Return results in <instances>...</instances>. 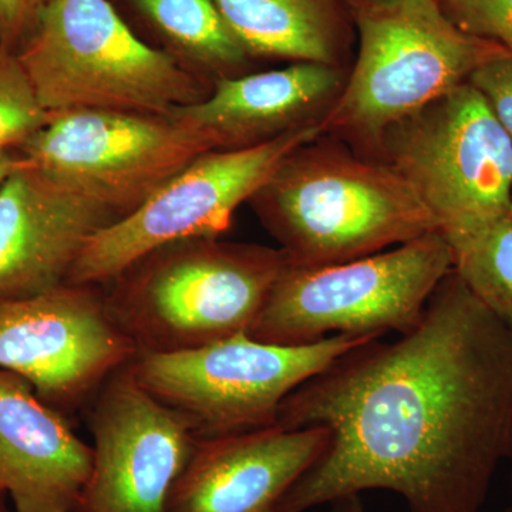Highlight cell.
Wrapping results in <instances>:
<instances>
[{
  "instance_id": "obj_11",
  "label": "cell",
  "mask_w": 512,
  "mask_h": 512,
  "mask_svg": "<svg viewBox=\"0 0 512 512\" xmlns=\"http://www.w3.org/2000/svg\"><path fill=\"white\" fill-rule=\"evenodd\" d=\"M137 355L99 285L67 282L0 301V369L28 380L64 416L89 406L107 379Z\"/></svg>"
},
{
  "instance_id": "obj_7",
  "label": "cell",
  "mask_w": 512,
  "mask_h": 512,
  "mask_svg": "<svg viewBox=\"0 0 512 512\" xmlns=\"http://www.w3.org/2000/svg\"><path fill=\"white\" fill-rule=\"evenodd\" d=\"M377 336L335 335L309 345L259 342L248 333L177 353H141L138 383L190 426L197 439L274 426L279 407L306 380Z\"/></svg>"
},
{
  "instance_id": "obj_26",
  "label": "cell",
  "mask_w": 512,
  "mask_h": 512,
  "mask_svg": "<svg viewBox=\"0 0 512 512\" xmlns=\"http://www.w3.org/2000/svg\"><path fill=\"white\" fill-rule=\"evenodd\" d=\"M507 460L511 461V488H512V433H511L510 453H508Z\"/></svg>"
},
{
  "instance_id": "obj_14",
  "label": "cell",
  "mask_w": 512,
  "mask_h": 512,
  "mask_svg": "<svg viewBox=\"0 0 512 512\" xmlns=\"http://www.w3.org/2000/svg\"><path fill=\"white\" fill-rule=\"evenodd\" d=\"M325 427L265 429L198 439L168 512H279L282 500L325 453Z\"/></svg>"
},
{
  "instance_id": "obj_13",
  "label": "cell",
  "mask_w": 512,
  "mask_h": 512,
  "mask_svg": "<svg viewBox=\"0 0 512 512\" xmlns=\"http://www.w3.org/2000/svg\"><path fill=\"white\" fill-rule=\"evenodd\" d=\"M117 215L32 163L0 184V301L67 284L90 239Z\"/></svg>"
},
{
  "instance_id": "obj_17",
  "label": "cell",
  "mask_w": 512,
  "mask_h": 512,
  "mask_svg": "<svg viewBox=\"0 0 512 512\" xmlns=\"http://www.w3.org/2000/svg\"><path fill=\"white\" fill-rule=\"evenodd\" d=\"M349 0H214L248 55L338 66Z\"/></svg>"
},
{
  "instance_id": "obj_6",
  "label": "cell",
  "mask_w": 512,
  "mask_h": 512,
  "mask_svg": "<svg viewBox=\"0 0 512 512\" xmlns=\"http://www.w3.org/2000/svg\"><path fill=\"white\" fill-rule=\"evenodd\" d=\"M451 271L453 255L440 231L342 264H288L248 335L282 346L335 335H403Z\"/></svg>"
},
{
  "instance_id": "obj_22",
  "label": "cell",
  "mask_w": 512,
  "mask_h": 512,
  "mask_svg": "<svg viewBox=\"0 0 512 512\" xmlns=\"http://www.w3.org/2000/svg\"><path fill=\"white\" fill-rule=\"evenodd\" d=\"M468 83L481 93L512 141V53L481 64Z\"/></svg>"
},
{
  "instance_id": "obj_10",
  "label": "cell",
  "mask_w": 512,
  "mask_h": 512,
  "mask_svg": "<svg viewBox=\"0 0 512 512\" xmlns=\"http://www.w3.org/2000/svg\"><path fill=\"white\" fill-rule=\"evenodd\" d=\"M211 150L207 138L168 116L73 110L50 116L19 153L120 220Z\"/></svg>"
},
{
  "instance_id": "obj_25",
  "label": "cell",
  "mask_w": 512,
  "mask_h": 512,
  "mask_svg": "<svg viewBox=\"0 0 512 512\" xmlns=\"http://www.w3.org/2000/svg\"><path fill=\"white\" fill-rule=\"evenodd\" d=\"M332 505L330 512H369L366 510L360 495H350V497L340 498Z\"/></svg>"
},
{
  "instance_id": "obj_3",
  "label": "cell",
  "mask_w": 512,
  "mask_h": 512,
  "mask_svg": "<svg viewBox=\"0 0 512 512\" xmlns=\"http://www.w3.org/2000/svg\"><path fill=\"white\" fill-rule=\"evenodd\" d=\"M288 264L281 248L185 238L101 286L138 355H163L249 333Z\"/></svg>"
},
{
  "instance_id": "obj_15",
  "label": "cell",
  "mask_w": 512,
  "mask_h": 512,
  "mask_svg": "<svg viewBox=\"0 0 512 512\" xmlns=\"http://www.w3.org/2000/svg\"><path fill=\"white\" fill-rule=\"evenodd\" d=\"M93 447L28 380L0 369V495L16 512H72L89 480Z\"/></svg>"
},
{
  "instance_id": "obj_2",
  "label": "cell",
  "mask_w": 512,
  "mask_h": 512,
  "mask_svg": "<svg viewBox=\"0 0 512 512\" xmlns=\"http://www.w3.org/2000/svg\"><path fill=\"white\" fill-rule=\"evenodd\" d=\"M316 140L286 158L249 201L289 265L342 264L439 231L392 167Z\"/></svg>"
},
{
  "instance_id": "obj_27",
  "label": "cell",
  "mask_w": 512,
  "mask_h": 512,
  "mask_svg": "<svg viewBox=\"0 0 512 512\" xmlns=\"http://www.w3.org/2000/svg\"><path fill=\"white\" fill-rule=\"evenodd\" d=\"M439 2H441V5H444V3L451 2V0H439Z\"/></svg>"
},
{
  "instance_id": "obj_18",
  "label": "cell",
  "mask_w": 512,
  "mask_h": 512,
  "mask_svg": "<svg viewBox=\"0 0 512 512\" xmlns=\"http://www.w3.org/2000/svg\"><path fill=\"white\" fill-rule=\"evenodd\" d=\"M192 70L231 77L249 56L214 0H130Z\"/></svg>"
},
{
  "instance_id": "obj_20",
  "label": "cell",
  "mask_w": 512,
  "mask_h": 512,
  "mask_svg": "<svg viewBox=\"0 0 512 512\" xmlns=\"http://www.w3.org/2000/svg\"><path fill=\"white\" fill-rule=\"evenodd\" d=\"M49 119L18 55L0 46V151H19Z\"/></svg>"
},
{
  "instance_id": "obj_28",
  "label": "cell",
  "mask_w": 512,
  "mask_h": 512,
  "mask_svg": "<svg viewBox=\"0 0 512 512\" xmlns=\"http://www.w3.org/2000/svg\"><path fill=\"white\" fill-rule=\"evenodd\" d=\"M510 217H512V197H511Z\"/></svg>"
},
{
  "instance_id": "obj_23",
  "label": "cell",
  "mask_w": 512,
  "mask_h": 512,
  "mask_svg": "<svg viewBox=\"0 0 512 512\" xmlns=\"http://www.w3.org/2000/svg\"><path fill=\"white\" fill-rule=\"evenodd\" d=\"M52 0H0V46L18 53Z\"/></svg>"
},
{
  "instance_id": "obj_9",
  "label": "cell",
  "mask_w": 512,
  "mask_h": 512,
  "mask_svg": "<svg viewBox=\"0 0 512 512\" xmlns=\"http://www.w3.org/2000/svg\"><path fill=\"white\" fill-rule=\"evenodd\" d=\"M322 136L319 121L247 148L211 150L175 174L140 208L97 232L70 284L106 285L141 256L170 242L220 237L286 158Z\"/></svg>"
},
{
  "instance_id": "obj_8",
  "label": "cell",
  "mask_w": 512,
  "mask_h": 512,
  "mask_svg": "<svg viewBox=\"0 0 512 512\" xmlns=\"http://www.w3.org/2000/svg\"><path fill=\"white\" fill-rule=\"evenodd\" d=\"M377 146L440 232L510 215L512 141L470 83L387 128Z\"/></svg>"
},
{
  "instance_id": "obj_16",
  "label": "cell",
  "mask_w": 512,
  "mask_h": 512,
  "mask_svg": "<svg viewBox=\"0 0 512 512\" xmlns=\"http://www.w3.org/2000/svg\"><path fill=\"white\" fill-rule=\"evenodd\" d=\"M346 79L339 66L295 62L284 69L221 77L208 96L171 119L198 131L214 150H235L316 123Z\"/></svg>"
},
{
  "instance_id": "obj_24",
  "label": "cell",
  "mask_w": 512,
  "mask_h": 512,
  "mask_svg": "<svg viewBox=\"0 0 512 512\" xmlns=\"http://www.w3.org/2000/svg\"><path fill=\"white\" fill-rule=\"evenodd\" d=\"M28 163V158L23 157L19 151H0V184Z\"/></svg>"
},
{
  "instance_id": "obj_5",
  "label": "cell",
  "mask_w": 512,
  "mask_h": 512,
  "mask_svg": "<svg viewBox=\"0 0 512 512\" xmlns=\"http://www.w3.org/2000/svg\"><path fill=\"white\" fill-rule=\"evenodd\" d=\"M359 35L352 74L319 126L322 134L379 143L394 126L467 83L507 49L470 35L439 0H349Z\"/></svg>"
},
{
  "instance_id": "obj_29",
  "label": "cell",
  "mask_w": 512,
  "mask_h": 512,
  "mask_svg": "<svg viewBox=\"0 0 512 512\" xmlns=\"http://www.w3.org/2000/svg\"><path fill=\"white\" fill-rule=\"evenodd\" d=\"M0 512H6L5 510H3L2 503H0Z\"/></svg>"
},
{
  "instance_id": "obj_4",
  "label": "cell",
  "mask_w": 512,
  "mask_h": 512,
  "mask_svg": "<svg viewBox=\"0 0 512 512\" xmlns=\"http://www.w3.org/2000/svg\"><path fill=\"white\" fill-rule=\"evenodd\" d=\"M16 55L50 116H170L210 93L177 56L138 39L109 0H52Z\"/></svg>"
},
{
  "instance_id": "obj_1",
  "label": "cell",
  "mask_w": 512,
  "mask_h": 512,
  "mask_svg": "<svg viewBox=\"0 0 512 512\" xmlns=\"http://www.w3.org/2000/svg\"><path fill=\"white\" fill-rule=\"evenodd\" d=\"M276 424L329 431L279 512L372 490L409 512H481L510 453L512 325L453 269L413 329L338 357L286 397Z\"/></svg>"
},
{
  "instance_id": "obj_12",
  "label": "cell",
  "mask_w": 512,
  "mask_h": 512,
  "mask_svg": "<svg viewBox=\"0 0 512 512\" xmlns=\"http://www.w3.org/2000/svg\"><path fill=\"white\" fill-rule=\"evenodd\" d=\"M130 363L92 402V473L72 512H168L197 444L190 426L138 383Z\"/></svg>"
},
{
  "instance_id": "obj_21",
  "label": "cell",
  "mask_w": 512,
  "mask_h": 512,
  "mask_svg": "<svg viewBox=\"0 0 512 512\" xmlns=\"http://www.w3.org/2000/svg\"><path fill=\"white\" fill-rule=\"evenodd\" d=\"M443 6L458 28L512 53V0H451Z\"/></svg>"
},
{
  "instance_id": "obj_19",
  "label": "cell",
  "mask_w": 512,
  "mask_h": 512,
  "mask_svg": "<svg viewBox=\"0 0 512 512\" xmlns=\"http://www.w3.org/2000/svg\"><path fill=\"white\" fill-rule=\"evenodd\" d=\"M454 272L498 318L512 325V217L441 232Z\"/></svg>"
}]
</instances>
